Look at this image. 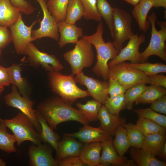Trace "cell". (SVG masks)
Masks as SVG:
<instances>
[{
  "instance_id": "14",
  "label": "cell",
  "mask_w": 166,
  "mask_h": 166,
  "mask_svg": "<svg viewBox=\"0 0 166 166\" xmlns=\"http://www.w3.org/2000/svg\"><path fill=\"white\" fill-rule=\"evenodd\" d=\"M75 79L76 82L87 87L89 96L104 104L105 101L109 97L108 82L106 80L100 81L88 76L84 74L83 71L77 74Z\"/></svg>"
},
{
  "instance_id": "19",
  "label": "cell",
  "mask_w": 166,
  "mask_h": 166,
  "mask_svg": "<svg viewBox=\"0 0 166 166\" xmlns=\"http://www.w3.org/2000/svg\"><path fill=\"white\" fill-rule=\"evenodd\" d=\"M58 32L60 34L58 44L61 48L69 43L76 44L79 38L83 35V30L75 24H70L65 21L57 22Z\"/></svg>"
},
{
  "instance_id": "2",
  "label": "cell",
  "mask_w": 166,
  "mask_h": 166,
  "mask_svg": "<svg viewBox=\"0 0 166 166\" xmlns=\"http://www.w3.org/2000/svg\"><path fill=\"white\" fill-rule=\"evenodd\" d=\"M104 32L103 24L101 21L94 34L89 36H83L81 38L93 45L96 49L97 61L92 69L93 71L106 81L108 79L109 72L108 61L117 56L120 51L113 46L112 42H105L103 37Z\"/></svg>"
},
{
  "instance_id": "28",
  "label": "cell",
  "mask_w": 166,
  "mask_h": 166,
  "mask_svg": "<svg viewBox=\"0 0 166 166\" xmlns=\"http://www.w3.org/2000/svg\"><path fill=\"white\" fill-rule=\"evenodd\" d=\"M165 88L151 85L147 86L141 95L135 101L136 105L150 104L166 95Z\"/></svg>"
},
{
  "instance_id": "47",
  "label": "cell",
  "mask_w": 166,
  "mask_h": 166,
  "mask_svg": "<svg viewBox=\"0 0 166 166\" xmlns=\"http://www.w3.org/2000/svg\"><path fill=\"white\" fill-rule=\"evenodd\" d=\"M151 84L155 86L166 88V76L157 74L148 76Z\"/></svg>"
},
{
  "instance_id": "55",
  "label": "cell",
  "mask_w": 166,
  "mask_h": 166,
  "mask_svg": "<svg viewBox=\"0 0 166 166\" xmlns=\"http://www.w3.org/2000/svg\"><path fill=\"white\" fill-rule=\"evenodd\" d=\"M2 50L0 49V59L1 56L2 55Z\"/></svg>"
},
{
  "instance_id": "44",
  "label": "cell",
  "mask_w": 166,
  "mask_h": 166,
  "mask_svg": "<svg viewBox=\"0 0 166 166\" xmlns=\"http://www.w3.org/2000/svg\"><path fill=\"white\" fill-rule=\"evenodd\" d=\"M11 41V34L8 27L0 26V49L5 48Z\"/></svg>"
},
{
  "instance_id": "29",
  "label": "cell",
  "mask_w": 166,
  "mask_h": 166,
  "mask_svg": "<svg viewBox=\"0 0 166 166\" xmlns=\"http://www.w3.org/2000/svg\"><path fill=\"white\" fill-rule=\"evenodd\" d=\"M78 110L89 122L98 120V114L102 104L95 100L87 101L85 104L77 103L76 104Z\"/></svg>"
},
{
  "instance_id": "25",
  "label": "cell",
  "mask_w": 166,
  "mask_h": 166,
  "mask_svg": "<svg viewBox=\"0 0 166 166\" xmlns=\"http://www.w3.org/2000/svg\"><path fill=\"white\" fill-rule=\"evenodd\" d=\"M21 13L9 0H0V26L9 27L17 21Z\"/></svg>"
},
{
  "instance_id": "54",
  "label": "cell",
  "mask_w": 166,
  "mask_h": 166,
  "mask_svg": "<svg viewBox=\"0 0 166 166\" xmlns=\"http://www.w3.org/2000/svg\"><path fill=\"white\" fill-rule=\"evenodd\" d=\"M4 120L2 119L0 117V123H3Z\"/></svg>"
},
{
  "instance_id": "56",
  "label": "cell",
  "mask_w": 166,
  "mask_h": 166,
  "mask_svg": "<svg viewBox=\"0 0 166 166\" xmlns=\"http://www.w3.org/2000/svg\"><path fill=\"white\" fill-rule=\"evenodd\" d=\"M45 0L46 1H47L48 0Z\"/></svg>"
},
{
  "instance_id": "17",
  "label": "cell",
  "mask_w": 166,
  "mask_h": 166,
  "mask_svg": "<svg viewBox=\"0 0 166 166\" xmlns=\"http://www.w3.org/2000/svg\"><path fill=\"white\" fill-rule=\"evenodd\" d=\"M84 125L77 132L65 133L64 135L77 138L81 142L85 144L103 142L113 139V136L100 127L95 128L89 126L88 124Z\"/></svg>"
},
{
  "instance_id": "35",
  "label": "cell",
  "mask_w": 166,
  "mask_h": 166,
  "mask_svg": "<svg viewBox=\"0 0 166 166\" xmlns=\"http://www.w3.org/2000/svg\"><path fill=\"white\" fill-rule=\"evenodd\" d=\"M123 126L126 130L127 136L131 147L141 148L144 136L136 124L125 123Z\"/></svg>"
},
{
  "instance_id": "38",
  "label": "cell",
  "mask_w": 166,
  "mask_h": 166,
  "mask_svg": "<svg viewBox=\"0 0 166 166\" xmlns=\"http://www.w3.org/2000/svg\"><path fill=\"white\" fill-rule=\"evenodd\" d=\"M131 66L143 72L147 76L166 72V65L162 63H128Z\"/></svg>"
},
{
  "instance_id": "46",
  "label": "cell",
  "mask_w": 166,
  "mask_h": 166,
  "mask_svg": "<svg viewBox=\"0 0 166 166\" xmlns=\"http://www.w3.org/2000/svg\"><path fill=\"white\" fill-rule=\"evenodd\" d=\"M154 111L166 114V96L161 97L151 103L150 107Z\"/></svg>"
},
{
  "instance_id": "11",
  "label": "cell",
  "mask_w": 166,
  "mask_h": 166,
  "mask_svg": "<svg viewBox=\"0 0 166 166\" xmlns=\"http://www.w3.org/2000/svg\"><path fill=\"white\" fill-rule=\"evenodd\" d=\"M37 22V21H35L30 26H27L23 21L21 13L17 21L9 27L10 30L11 41L18 54H24L27 45L34 41L32 36V29Z\"/></svg>"
},
{
  "instance_id": "37",
  "label": "cell",
  "mask_w": 166,
  "mask_h": 166,
  "mask_svg": "<svg viewBox=\"0 0 166 166\" xmlns=\"http://www.w3.org/2000/svg\"><path fill=\"white\" fill-rule=\"evenodd\" d=\"M143 83L137 84L128 89L124 93L125 108L131 110L133 103L139 97L147 87Z\"/></svg>"
},
{
  "instance_id": "7",
  "label": "cell",
  "mask_w": 166,
  "mask_h": 166,
  "mask_svg": "<svg viewBox=\"0 0 166 166\" xmlns=\"http://www.w3.org/2000/svg\"><path fill=\"white\" fill-rule=\"evenodd\" d=\"M109 68L108 79L112 78L117 80L126 89L140 83L151 84L148 76L125 61Z\"/></svg>"
},
{
  "instance_id": "1",
  "label": "cell",
  "mask_w": 166,
  "mask_h": 166,
  "mask_svg": "<svg viewBox=\"0 0 166 166\" xmlns=\"http://www.w3.org/2000/svg\"><path fill=\"white\" fill-rule=\"evenodd\" d=\"M72 105L59 96H54L41 102L38 106L37 110L53 130L57 129L59 124L69 121L88 124V121Z\"/></svg>"
},
{
  "instance_id": "9",
  "label": "cell",
  "mask_w": 166,
  "mask_h": 166,
  "mask_svg": "<svg viewBox=\"0 0 166 166\" xmlns=\"http://www.w3.org/2000/svg\"><path fill=\"white\" fill-rule=\"evenodd\" d=\"M24 54L27 56L28 64L35 68L41 66L49 72L60 71L64 66L55 56L39 50L32 42L26 47Z\"/></svg>"
},
{
  "instance_id": "51",
  "label": "cell",
  "mask_w": 166,
  "mask_h": 166,
  "mask_svg": "<svg viewBox=\"0 0 166 166\" xmlns=\"http://www.w3.org/2000/svg\"><path fill=\"white\" fill-rule=\"evenodd\" d=\"M132 4L134 7L136 6L142 0H122Z\"/></svg>"
},
{
  "instance_id": "33",
  "label": "cell",
  "mask_w": 166,
  "mask_h": 166,
  "mask_svg": "<svg viewBox=\"0 0 166 166\" xmlns=\"http://www.w3.org/2000/svg\"><path fill=\"white\" fill-rule=\"evenodd\" d=\"M6 128L4 122L0 123V149L8 153L15 152L16 137L14 134L8 133Z\"/></svg>"
},
{
  "instance_id": "30",
  "label": "cell",
  "mask_w": 166,
  "mask_h": 166,
  "mask_svg": "<svg viewBox=\"0 0 166 166\" xmlns=\"http://www.w3.org/2000/svg\"><path fill=\"white\" fill-rule=\"evenodd\" d=\"M112 143L118 155L123 156L131 146L127 136L126 130L123 126L118 127L114 134Z\"/></svg>"
},
{
  "instance_id": "39",
  "label": "cell",
  "mask_w": 166,
  "mask_h": 166,
  "mask_svg": "<svg viewBox=\"0 0 166 166\" xmlns=\"http://www.w3.org/2000/svg\"><path fill=\"white\" fill-rule=\"evenodd\" d=\"M104 105L111 113L119 116L120 111L125 108L124 94L109 97Z\"/></svg>"
},
{
  "instance_id": "4",
  "label": "cell",
  "mask_w": 166,
  "mask_h": 166,
  "mask_svg": "<svg viewBox=\"0 0 166 166\" xmlns=\"http://www.w3.org/2000/svg\"><path fill=\"white\" fill-rule=\"evenodd\" d=\"M157 18L154 12L147 17L151 26V37L148 46L141 53L140 63L145 62L149 57L153 55L166 61V22L157 21Z\"/></svg>"
},
{
  "instance_id": "49",
  "label": "cell",
  "mask_w": 166,
  "mask_h": 166,
  "mask_svg": "<svg viewBox=\"0 0 166 166\" xmlns=\"http://www.w3.org/2000/svg\"><path fill=\"white\" fill-rule=\"evenodd\" d=\"M154 7L158 8L162 7L166 8V0H152Z\"/></svg>"
},
{
  "instance_id": "15",
  "label": "cell",
  "mask_w": 166,
  "mask_h": 166,
  "mask_svg": "<svg viewBox=\"0 0 166 166\" xmlns=\"http://www.w3.org/2000/svg\"><path fill=\"white\" fill-rule=\"evenodd\" d=\"M52 148L47 143L39 145L32 144L28 148L29 165L57 166V162L52 156Z\"/></svg>"
},
{
  "instance_id": "8",
  "label": "cell",
  "mask_w": 166,
  "mask_h": 166,
  "mask_svg": "<svg viewBox=\"0 0 166 166\" xmlns=\"http://www.w3.org/2000/svg\"><path fill=\"white\" fill-rule=\"evenodd\" d=\"M114 27L113 46L120 51L124 43L133 35L131 30L132 18L127 12L117 7L113 8Z\"/></svg>"
},
{
  "instance_id": "13",
  "label": "cell",
  "mask_w": 166,
  "mask_h": 166,
  "mask_svg": "<svg viewBox=\"0 0 166 166\" xmlns=\"http://www.w3.org/2000/svg\"><path fill=\"white\" fill-rule=\"evenodd\" d=\"M42 10L43 16L39 28L32 30V36L34 41L44 37H49L57 41L59 36L57 22L49 11L45 0H36Z\"/></svg>"
},
{
  "instance_id": "52",
  "label": "cell",
  "mask_w": 166,
  "mask_h": 166,
  "mask_svg": "<svg viewBox=\"0 0 166 166\" xmlns=\"http://www.w3.org/2000/svg\"><path fill=\"white\" fill-rule=\"evenodd\" d=\"M6 165V162L2 158H0V166H5Z\"/></svg>"
},
{
  "instance_id": "31",
  "label": "cell",
  "mask_w": 166,
  "mask_h": 166,
  "mask_svg": "<svg viewBox=\"0 0 166 166\" xmlns=\"http://www.w3.org/2000/svg\"><path fill=\"white\" fill-rule=\"evenodd\" d=\"M84 13V7L80 0H69L65 21L70 24H75L77 21L81 19Z\"/></svg>"
},
{
  "instance_id": "16",
  "label": "cell",
  "mask_w": 166,
  "mask_h": 166,
  "mask_svg": "<svg viewBox=\"0 0 166 166\" xmlns=\"http://www.w3.org/2000/svg\"><path fill=\"white\" fill-rule=\"evenodd\" d=\"M113 139L102 143V150L100 156L101 166H134L137 164L132 159L119 156L112 143Z\"/></svg>"
},
{
  "instance_id": "6",
  "label": "cell",
  "mask_w": 166,
  "mask_h": 166,
  "mask_svg": "<svg viewBox=\"0 0 166 166\" xmlns=\"http://www.w3.org/2000/svg\"><path fill=\"white\" fill-rule=\"evenodd\" d=\"M63 57L70 65L72 74L76 75L84 68L89 67L93 64L94 54L92 45L81 38L74 48L65 53Z\"/></svg>"
},
{
  "instance_id": "36",
  "label": "cell",
  "mask_w": 166,
  "mask_h": 166,
  "mask_svg": "<svg viewBox=\"0 0 166 166\" xmlns=\"http://www.w3.org/2000/svg\"><path fill=\"white\" fill-rule=\"evenodd\" d=\"M98 10L104 19L109 29L113 39L114 37V27L113 19V8L107 0H97Z\"/></svg>"
},
{
  "instance_id": "27",
  "label": "cell",
  "mask_w": 166,
  "mask_h": 166,
  "mask_svg": "<svg viewBox=\"0 0 166 166\" xmlns=\"http://www.w3.org/2000/svg\"><path fill=\"white\" fill-rule=\"evenodd\" d=\"M165 134H154L144 136L141 148L152 155L156 156L159 155L166 141Z\"/></svg>"
},
{
  "instance_id": "24",
  "label": "cell",
  "mask_w": 166,
  "mask_h": 166,
  "mask_svg": "<svg viewBox=\"0 0 166 166\" xmlns=\"http://www.w3.org/2000/svg\"><path fill=\"white\" fill-rule=\"evenodd\" d=\"M132 159L139 166H166V163L159 160L141 148L130 147Z\"/></svg>"
},
{
  "instance_id": "50",
  "label": "cell",
  "mask_w": 166,
  "mask_h": 166,
  "mask_svg": "<svg viewBox=\"0 0 166 166\" xmlns=\"http://www.w3.org/2000/svg\"><path fill=\"white\" fill-rule=\"evenodd\" d=\"M164 159H165L166 158V142L164 143L162 148L159 155Z\"/></svg>"
},
{
  "instance_id": "12",
  "label": "cell",
  "mask_w": 166,
  "mask_h": 166,
  "mask_svg": "<svg viewBox=\"0 0 166 166\" xmlns=\"http://www.w3.org/2000/svg\"><path fill=\"white\" fill-rule=\"evenodd\" d=\"M144 34L139 35L133 34L130 37L126 45L120 51L118 55L108 63L109 67L118 63L128 60L132 63H140L141 53L139 51L140 45L146 41Z\"/></svg>"
},
{
  "instance_id": "40",
  "label": "cell",
  "mask_w": 166,
  "mask_h": 166,
  "mask_svg": "<svg viewBox=\"0 0 166 166\" xmlns=\"http://www.w3.org/2000/svg\"><path fill=\"white\" fill-rule=\"evenodd\" d=\"M139 117L153 121L166 128V116L157 113L150 108L133 110Z\"/></svg>"
},
{
  "instance_id": "18",
  "label": "cell",
  "mask_w": 166,
  "mask_h": 166,
  "mask_svg": "<svg viewBox=\"0 0 166 166\" xmlns=\"http://www.w3.org/2000/svg\"><path fill=\"white\" fill-rule=\"evenodd\" d=\"M84 145L75 138L64 135L58 143L55 159L58 162L67 158L79 156Z\"/></svg>"
},
{
  "instance_id": "20",
  "label": "cell",
  "mask_w": 166,
  "mask_h": 166,
  "mask_svg": "<svg viewBox=\"0 0 166 166\" xmlns=\"http://www.w3.org/2000/svg\"><path fill=\"white\" fill-rule=\"evenodd\" d=\"M98 119L101 123L99 126L112 136L114 135L117 128L126 123V119L111 113L105 106L102 105L99 111Z\"/></svg>"
},
{
  "instance_id": "32",
  "label": "cell",
  "mask_w": 166,
  "mask_h": 166,
  "mask_svg": "<svg viewBox=\"0 0 166 166\" xmlns=\"http://www.w3.org/2000/svg\"><path fill=\"white\" fill-rule=\"evenodd\" d=\"M48 9L57 22L65 21L69 0H48Z\"/></svg>"
},
{
  "instance_id": "26",
  "label": "cell",
  "mask_w": 166,
  "mask_h": 166,
  "mask_svg": "<svg viewBox=\"0 0 166 166\" xmlns=\"http://www.w3.org/2000/svg\"><path fill=\"white\" fill-rule=\"evenodd\" d=\"M10 83L15 85L23 96L30 98V91L28 84L21 75L22 69L19 65L14 64L8 67Z\"/></svg>"
},
{
  "instance_id": "43",
  "label": "cell",
  "mask_w": 166,
  "mask_h": 166,
  "mask_svg": "<svg viewBox=\"0 0 166 166\" xmlns=\"http://www.w3.org/2000/svg\"><path fill=\"white\" fill-rule=\"evenodd\" d=\"M11 4L22 13L29 15L34 13V9L30 2L26 0H9Z\"/></svg>"
},
{
  "instance_id": "53",
  "label": "cell",
  "mask_w": 166,
  "mask_h": 166,
  "mask_svg": "<svg viewBox=\"0 0 166 166\" xmlns=\"http://www.w3.org/2000/svg\"><path fill=\"white\" fill-rule=\"evenodd\" d=\"M4 89V86L2 85H0V95L3 91Z\"/></svg>"
},
{
  "instance_id": "22",
  "label": "cell",
  "mask_w": 166,
  "mask_h": 166,
  "mask_svg": "<svg viewBox=\"0 0 166 166\" xmlns=\"http://www.w3.org/2000/svg\"><path fill=\"white\" fill-rule=\"evenodd\" d=\"M102 148V142L85 144L79 156L86 165L101 166L100 160Z\"/></svg>"
},
{
  "instance_id": "48",
  "label": "cell",
  "mask_w": 166,
  "mask_h": 166,
  "mask_svg": "<svg viewBox=\"0 0 166 166\" xmlns=\"http://www.w3.org/2000/svg\"><path fill=\"white\" fill-rule=\"evenodd\" d=\"M10 84L8 68L0 65V85L8 86Z\"/></svg>"
},
{
  "instance_id": "41",
  "label": "cell",
  "mask_w": 166,
  "mask_h": 166,
  "mask_svg": "<svg viewBox=\"0 0 166 166\" xmlns=\"http://www.w3.org/2000/svg\"><path fill=\"white\" fill-rule=\"evenodd\" d=\"M80 0L84 8L85 13L83 16L85 19L97 22L101 21L102 18L97 9V0Z\"/></svg>"
},
{
  "instance_id": "5",
  "label": "cell",
  "mask_w": 166,
  "mask_h": 166,
  "mask_svg": "<svg viewBox=\"0 0 166 166\" xmlns=\"http://www.w3.org/2000/svg\"><path fill=\"white\" fill-rule=\"evenodd\" d=\"M4 123L13 132L18 146L25 141H30L37 145L42 144L40 135L33 124L21 112L18 113L11 119L4 120Z\"/></svg>"
},
{
  "instance_id": "21",
  "label": "cell",
  "mask_w": 166,
  "mask_h": 166,
  "mask_svg": "<svg viewBox=\"0 0 166 166\" xmlns=\"http://www.w3.org/2000/svg\"><path fill=\"white\" fill-rule=\"evenodd\" d=\"M153 7V3L152 0H142L134 7L132 12L140 30L144 33L147 32L151 26L147 18L149 10Z\"/></svg>"
},
{
  "instance_id": "23",
  "label": "cell",
  "mask_w": 166,
  "mask_h": 166,
  "mask_svg": "<svg viewBox=\"0 0 166 166\" xmlns=\"http://www.w3.org/2000/svg\"><path fill=\"white\" fill-rule=\"evenodd\" d=\"M35 116L41 127L39 134L42 142L48 144L56 151L60 138V136L54 131L45 119L37 109L36 110Z\"/></svg>"
},
{
  "instance_id": "42",
  "label": "cell",
  "mask_w": 166,
  "mask_h": 166,
  "mask_svg": "<svg viewBox=\"0 0 166 166\" xmlns=\"http://www.w3.org/2000/svg\"><path fill=\"white\" fill-rule=\"evenodd\" d=\"M108 79V93L110 96H116L125 93L126 89L117 80L112 78Z\"/></svg>"
},
{
  "instance_id": "10",
  "label": "cell",
  "mask_w": 166,
  "mask_h": 166,
  "mask_svg": "<svg viewBox=\"0 0 166 166\" xmlns=\"http://www.w3.org/2000/svg\"><path fill=\"white\" fill-rule=\"evenodd\" d=\"M4 99L7 106L18 109L26 116L32 122L37 132L40 133L41 127L36 117V110L33 108L34 103L33 101L22 96L17 87L13 85L11 92L5 96Z\"/></svg>"
},
{
  "instance_id": "45",
  "label": "cell",
  "mask_w": 166,
  "mask_h": 166,
  "mask_svg": "<svg viewBox=\"0 0 166 166\" xmlns=\"http://www.w3.org/2000/svg\"><path fill=\"white\" fill-rule=\"evenodd\" d=\"M58 166H87L79 156L71 157L66 158L57 162Z\"/></svg>"
},
{
  "instance_id": "3",
  "label": "cell",
  "mask_w": 166,
  "mask_h": 166,
  "mask_svg": "<svg viewBox=\"0 0 166 166\" xmlns=\"http://www.w3.org/2000/svg\"><path fill=\"white\" fill-rule=\"evenodd\" d=\"M74 75H66L59 71L49 72V84L51 91L62 98L73 104L77 99L89 96L87 90L76 85Z\"/></svg>"
},
{
  "instance_id": "34",
  "label": "cell",
  "mask_w": 166,
  "mask_h": 166,
  "mask_svg": "<svg viewBox=\"0 0 166 166\" xmlns=\"http://www.w3.org/2000/svg\"><path fill=\"white\" fill-rule=\"evenodd\" d=\"M136 122L135 124L144 136L157 133H165V128L151 120L139 117Z\"/></svg>"
}]
</instances>
